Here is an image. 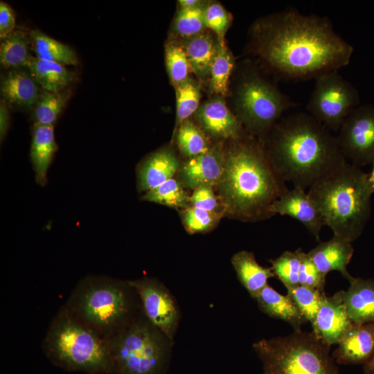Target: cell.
<instances>
[{
    "instance_id": "44",
    "label": "cell",
    "mask_w": 374,
    "mask_h": 374,
    "mask_svg": "<svg viewBox=\"0 0 374 374\" xmlns=\"http://www.w3.org/2000/svg\"><path fill=\"white\" fill-rule=\"evenodd\" d=\"M178 2L180 6L179 8H190L202 3V1L198 0H179Z\"/></svg>"
},
{
    "instance_id": "24",
    "label": "cell",
    "mask_w": 374,
    "mask_h": 374,
    "mask_svg": "<svg viewBox=\"0 0 374 374\" xmlns=\"http://www.w3.org/2000/svg\"><path fill=\"white\" fill-rule=\"evenodd\" d=\"M255 300L262 312L271 317L288 323L294 330H301V326L307 322L292 299L287 294H280L269 284L262 290Z\"/></svg>"
},
{
    "instance_id": "27",
    "label": "cell",
    "mask_w": 374,
    "mask_h": 374,
    "mask_svg": "<svg viewBox=\"0 0 374 374\" xmlns=\"http://www.w3.org/2000/svg\"><path fill=\"white\" fill-rule=\"evenodd\" d=\"M30 46L35 57L63 65H75L78 57L68 45L57 41L39 30H33L29 35Z\"/></svg>"
},
{
    "instance_id": "22",
    "label": "cell",
    "mask_w": 374,
    "mask_h": 374,
    "mask_svg": "<svg viewBox=\"0 0 374 374\" xmlns=\"http://www.w3.org/2000/svg\"><path fill=\"white\" fill-rule=\"evenodd\" d=\"M0 90L8 105L29 108L35 106L42 89L29 72L13 69L2 75Z\"/></svg>"
},
{
    "instance_id": "10",
    "label": "cell",
    "mask_w": 374,
    "mask_h": 374,
    "mask_svg": "<svg viewBox=\"0 0 374 374\" xmlns=\"http://www.w3.org/2000/svg\"><path fill=\"white\" fill-rule=\"evenodd\" d=\"M315 80L307 105L308 114L330 130L339 131L348 114L359 105L358 91L337 71L323 73Z\"/></svg>"
},
{
    "instance_id": "17",
    "label": "cell",
    "mask_w": 374,
    "mask_h": 374,
    "mask_svg": "<svg viewBox=\"0 0 374 374\" xmlns=\"http://www.w3.org/2000/svg\"><path fill=\"white\" fill-rule=\"evenodd\" d=\"M181 162L175 152L163 147L149 154L136 167V186L139 193L157 188L177 174Z\"/></svg>"
},
{
    "instance_id": "18",
    "label": "cell",
    "mask_w": 374,
    "mask_h": 374,
    "mask_svg": "<svg viewBox=\"0 0 374 374\" xmlns=\"http://www.w3.org/2000/svg\"><path fill=\"white\" fill-rule=\"evenodd\" d=\"M338 344L332 356L337 363L365 364L374 354V323L355 324Z\"/></svg>"
},
{
    "instance_id": "21",
    "label": "cell",
    "mask_w": 374,
    "mask_h": 374,
    "mask_svg": "<svg viewBox=\"0 0 374 374\" xmlns=\"http://www.w3.org/2000/svg\"><path fill=\"white\" fill-rule=\"evenodd\" d=\"M58 149L54 127L34 123L30 159L35 172V181L42 186L47 183V173Z\"/></svg>"
},
{
    "instance_id": "9",
    "label": "cell",
    "mask_w": 374,
    "mask_h": 374,
    "mask_svg": "<svg viewBox=\"0 0 374 374\" xmlns=\"http://www.w3.org/2000/svg\"><path fill=\"white\" fill-rule=\"evenodd\" d=\"M233 102L235 116L246 132L259 138L273 127L283 112L295 105L287 95L249 63L240 73Z\"/></svg>"
},
{
    "instance_id": "2",
    "label": "cell",
    "mask_w": 374,
    "mask_h": 374,
    "mask_svg": "<svg viewBox=\"0 0 374 374\" xmlns=\"http://www.w3.org/2000/svg\"><path fill=\"white\" fill-rule=\"evenodd\" d=\"M259 141L278 176L305 190L347 163L337 136L310 114L280 118Z\"/></svg>"
},
{
    "instance_id": "26",
    "label": "cell",
    "mask_w": 374,
    "mask_h": 374,
    "mask_svg": "<svg viewBox=\"0 0 374 374\" xmlns=\"http://www.w3.org/2000/svg\"><path fill=\"white\" fill-rule=\"evenodd\" d=\"M26 67L42 89L60 91L67 89L75 74L64 65L30 56Z\"/></svg>"
},
{
    "instance_id": "37",
    "label": "cell",
    "mask_w": 374,
    "mask_h": 374,
    "mask_svg": "<svg viewBox=\"0 0 374 374\" xmlns=\"http://www.w3.org/2000/svg\"><path fill=\"white\" fill-rule=\"evenodd\" d=\"M165 60L168 76L175 87L189 78L191 68L181 43L170 42L166 44Z\"/></svg>"
},
{
    "instance_id": "28",
    "label": "cell",
    "mask_w": 374,
    "mask_h": 374,
    "mask_svg": "<svg viewBox=\"0 0 374 374\" xmlns=\"http://www.w3.org/2000/svg\"><path fill=\"white\" fill-rule=\"evenodd\" d=\"M30 38L21 29H15L8 37L1 39L0 45L1 64L7 69L26 66L31 55L29 54Z\"/></svg>"
},
{
    "instance_id": "4",
    "label": "cell",
    "mask_w": 374,
    "mask_h": 374,
    "mask_svg": "<svg viewBox=\"0 0 374 374\" xmlns=\"http://www.w3.org/2000/svg\"><path fill=\"white\" fill-rule=\"evenodd\" d=\"M373 193L368 174L346 163L312 185L308 195L333 235L353 242L371 217Z\"/></svg>"
},
{
    "instance_id": "35",
    "label": "cell",
    "mask_w": 374,
    "mask_h": 374,
    "mask_svg": "<svg viewBox=\"0 0 374 374\" xmlns=\"http://www.w3.org/2000/svg\"><path fill=\"white\" fill-rule=\"evenodd\" d=\"M179 213L184 227L190 234L212 231L224 215V213L208 211L193 206L179 211Z\"/></svg>"
},
{
    "instance_id": "32",
    "label": "cell",
    "mask_w": 374,
    "mask_h": 374,
    "mask_svg": "<svg viewBox=\"0 0 374 374\" xmlns=\"http://www.w3.org/2000/svg\"><path fill=\"white\" fill-rule=\"evenodd\" d=\"M234 66V57L225 44L219 42L210 73V91L217 96L227 94L229 80Z\"/></svg>"
},
{
    "instance_id": "46",
    "label": "cell",
    "mask_w": 374,
    "mask_h": 374,
    "mask_svg": "<svg viewBox=\"0 0 374 374\" xmlns=\"http://www.w3.org/2000/svg\"><path fill=\"white\" fill-rule=\"evenodd\" d=\"M372 165H373V168L371 173L368 174V179H369V182L373 189L374 190V161L373 162Z\"/></svg>"
},
{
    "instance_id": "3",
    "label": "cell",
    "mask_w": 374,
    "mask_h": 374,
    "mask_svg": "<svg viewBox=\"0 0 374 374\" xmlns=\"http://www.w3.org/2000/svg\"><path fill=\"white\" fill-rule=\"evenodd\" d=\"M215 187L225 214L243 221L271 217V204L289 190L260 141L249 134L231 140L225 149L223 172Z\"/></svg>"
},
{
    "instance_id": "13",
    "label": "cell",
    "mask_w": 374,
    "mask_h": 374,
    "mask_svg": "<svg viewBox=\"0 0 374 374\" xmlns=\"http://www.w3.org/2000/svg\"><path fill=\"white\" fill-rule=\"evenodd\" d=\"M224 161L225 148L218 142L207 152L181 163L177 179L185 188L193 190L205 184L215 187L222 175Z\"/></svg>"
},
{
    "instance_id": "33",
    "label": "cell",
    "mask_w": 374,
    "mask_h": 374,
    "mask_svg": "<svg viewBox=\"0 0 374 374\" xmlns=\"http://www.w3.org/2000/svg\"><path fill=\"white\" fill-rule=\"evenodd\" d=\"M175 89L177 112L172 139L179 126L195 114L199 107L201 98L199 86L190 78L177 85Z\"/></svg>"
},
{
    "instance_id": "15",
    "label": "cell",
    "mask_w": 374,
    "mask_h": 374,
    "mask_svg": "<svg viewBox=\"0 0 374 374\" xmlns=\"http://www.w3.org/2000/svg\"><path fill=\"white\" fill-rule=\"evenodd\" d=\"M354 325L339 291L326 296L312 327L317 337L330 346L339 344Z\"/></svg>"
},
{
    "instance_id": "45",
    "label": "cell",
    "mask_w": 374,
    "mask_h": 374,
    "mask_svg": "<svg viewBox=\"0 0 374 374\" xmlns=\"http://www.w3.org/2000/svg\"><path fill=\"white\" fill-rule=\"evenodd\" d=\"M364 370L365 374H374V354L371 358L365 363Z\"/></svg>"
},
{
    "instance_id": "19",
    "label": "cell",
    "mask_w": 374,
    "mask_h": 374,
    "mask_svg": "<svg viewBox=\"0 0 374 374\" xmlns=\"http://www.w3.org/2000/svg\"><path fill=\"white\" fill-rule=\"evenodd\" d=\"M354 252L352 242L333 235L326 242H320L308 255L319 271L324 276L332 271H338L348 280L352 276L347 271Z\"/></svg>"
},
{
    "instance_id": "36",
    "label": "cell",
    "mask_w": 374,
    "mask_h": 374,
    "mask_svg": "<svg viewBox=\"0 0 374 374\" xmlns=\"http://www.w3.org/2000/svg\"><path fill=\"white\" fill-rule=\"evenodd\" d=\"M286 289L287 294L294 301L303 316L312 326L326 296L325 292L301 285Z\"/></svg>"
},
{
    "instance_id": "14",
    "label": "cell",
    "mask_w": 374,
    "mask_h": 374,
    "mask_svg": "<svg viewBox=\"0 0 374 374\" xmlns=\"http://www.w3.org/2000/svg\"><path fill=\"white\" fill-rule=\"evenodd\" d=\"M195 123L209 137L235 140L244 134V127L221 96L205 101L194 114Z\"/></svg>"
},
{
    "instance_id": "40",
    "label": "cell",
    "mask_w": 374,
    "mask_h": 374,
    "mask_svg": "<svg viewBox=\"0 0 374 374\" xmlns=\"http://www.w3.org/2000/svg\"><path fill=\"white\" fill-rule=\"evenodd\" d=\"M190 206L208 211L220 212L225 214L223 204L214 190V186L205 184L193 190L190 196Z\"/></svg>"
},
{
    "instance_id": "20",
    "label": "cell",
    "mask_w": 374,
    "mask_h": 374,
    "mask_svg": "<svg viewBox=\"0 0 374 374\" xmlns=\"http://www.w3.org/2000/svg\"><path fill=\"white\" fill-rule=\"evenodd\" d=\"M350 286L341 291L347 312L355 325L374 323V280L351 276Z\"/></svg>"
},
{
    "instance_id": "30",
    "label": "cell",
    "mask_w": 374,
    "mask_h": 374,
    "mask_svg": "<svg viewBox=\"0 0 374 374\" xmlns=\"http://www.w3.org/2000/svg\"><path fill=\"white\" fill-rule=\"evenodd\" d=\"M141 199L181 211L190 206V196L177 178H172L141 196Z\"/></svg>"
},
{
    "instance_id": "8",
    "label": "cell",
    "mask_w": 374,
    "mask_h": 374,
    "mask_svg": "<svg viewBox=\"0 0 374 374\" xmlns=\"http://www.w3.org/2000/svg\"><path fill=\"white\" fill-rule=\"evenodd\" d=\"M112 374H164L170 341L145 317L131 321L109 339Z\"/></svg>"
},
{
    "instance_id": "7",
    "label": "cell",
    "mask_w": 374,
    "mask_h": 374,
    "mask_svg": "<svg viewBox=\"0 0 374 374\" xmlns=\"http://www.w3.org/2000/svg\"><path fill=\"white\" fill-rule=\"evenodd\" d=\"M253 348L264 374H340L330 346L313 332L299 330L285 337L262 339Z\"/></svg>"
},
{
    "instance_id": "38",
    "label": "cell",
    "mask_w": 374,
    "mask_h": 374,
    "mask_svg": "<svg viewBox=\"0 0 374 374\" xmlns=\"http://www.w3.org/2000/svg\"><path fill=\"white\" fill-rule=\"evenodd\" d=\"M206 6L202 3L193 8H179L173 25L175 33L183 38H188L205 31Z\"/></svg>"
},
{
    "instance_id": "1",
    "label": "cell",
    "mask_w": 374,
    "mask_h": 374,
    "mask_svg": "<svg viewBox=\"0 0 374 374\" xmlns=\"http://www.w3.org/2000/svg\"><path fill=\"white\" fill-rule=\"evenodd\" d=\"M250 51L277 76L308 80L348 65L353 46L326 17L286 9L257 20Z\"/></svg>"
},
{
    "instance_id": "16",
    "label": "cell",
    "mask_w": 374,
    "mask_h": 374,
    "mask_svg": "<svg viewBox=\"0 0 374 374\" xmlns=\"http://www.w3.org/2000/svg\"><path fill=\"white\" fill-rule=\"evenodd\" d=\"M269 211L272 215H288L299 221L319 241L321 230L326 224L305 189L297 186L289 189L271 204Z\"/></svg>"
},
{
    "instance_id": "29",
    "label": "cell",
    "mask_w": 374,
    "mask_h": 374,
    "mask_svg": "<svg viewBox=\"0 0 374 374\" xmlns=\"http://www.w3.org/2000/svg\"><path fill=\"white\" fill-rule=\"evenodd\" d=\"M174 139L179 152L186 158L203 154L213 145L210 138L190 119L184 121L179 126Z\"/></svg>"
},
{
    "instance_id": "39",
    "label": "cell",
    "mask_w": 374,
    "mask_h": 374,
    "mask_svg": "<svg viewBox=\"0 0 374 374\" xmlns=\"http://www.w3.org/2000/svg\"><path fill=\"white\" fill-rule=\"evenodd\" d=\"M231 21V16L218 3H207L204 10V22L206 28L212 30L220 44H225L224 36Z\"/></svg>"
},
{
    "instance_id": "23",
    "label": "cell",
    "mask_w": 374,
    "mask_h": 374,
    "mask_svg": "<svg viewBox=\"0 0 374 374\" xmlns=\"http://www.w3.org/2000/svg\"><path fill=\"white\" fill-rule=\"evenodd\" d=\"M183 39L180 43L186 51L191 71L200 80L210 78L219 45L217 38L205 30L197 35Z\"/></svg>"
},
{
    "instance_id": "11",
    "label": "cell",
    "mask_w": 374,
    "mask_h": 374,
    "mask_svg": "<svg viewBox=\"0 0 374 374\" xmlns=\"http://www.w3.org/2000/svg\"><path fill=\"white\" fill-rule=\"evenodd\" d=\"M340 150L356 166L374 161V105L356 107L344 121L337 136Z\"/></svg>"
},
{
    "instance_id": "34",
    "label": "cell",
    "mask_w": 374,
    "mask_h": 374,
    "mask_svg": "<svg viewBox=\"0 0 374 374\" xmlns=\"http://www.w3.org/2000/svg\"><path fill=\"white\" fill-rule=\"evenodd\" d=\"M303 251H285L274 260H269L271 270L286 288L299 285V274Z\"/></svg>"
},
{
    "instance_id": "31",
    "label": "cell",
    "mask_w": 374,
    "mask_h": 374,
    "mask_svg": "<svg viewBox=\"0 0 374 374\" xmlns=\"http://www.w3.org/2000/svg\"><path fill=\"white\" fill-rule=\"evenodd\" d=\"M70 93L68 88L60 91L42 89L34 106V123L53 126L65 107Z\"/></svg>"
},
{
    "instance_id": "6",
    "label": "cell",
    "mask_w": 374,
    "mask_h": 374,
    "mask_svg": "<svg viewBox=\"0 0 374 374\" xmlns=\"http://www.w3.org/2000/svg\"><path fill=\"white\" fill-rule=\"evenodd\" d=\"M130 290L127 281L86 276L76 285L64 307L79 321L109 339L131 321Z\"/></svg>"
},
{
    "instance_id": "42",
    "label": "cell",
    "mask_w": 374,
    "mask_h": 374,
    "mask_svg": "<svg viewBox=\"0 0 374 374\" xmlns=\"http://www.w3.org/2000/svg\"><path fill=\"white\" fill-rule=\"evenodd\" d=\"M15 27V15L11 6L7 3L0 2V38L8 37Z\"/></svg>"
},
{
    "instance_id": "41",
    "label": "cell",
    "mask_w": 374,
    "mask_h": 374,
    "mask_svg": "<svg viewBox=\"0 0 374 374\" xmlns=\"http://www.w3.org/2000/svg\"><path fill=\"white\" fill-rule=\"evenodd\" d=\"M326 276L318 270L308 253L303 252L299 274V284L324 292Z\"/></svg>"
},
{
    "instance_id": "25",
    "label": "cell",
    "mask_w": 374,
    "mask_h": 374,
    "mask_svg": "<svg viewBox=\"0 0 374 374\" xmlns=\"http://www.w3.org/2000/svg\"><path fill=\"white\" fill-rule=\"evenodd\" d=\"M231 262L239 281L253 299L268 285V279L275 276L271 267H262L248 251L235 253Z\"/></svg>"
},
{
    "instance_id": "43",
    "label": "cell",
    "mask_w": 374,
    "mask_h": 374,
    "mask_svg": "<svg viewBox=\"0 0 374 374\" xmlns=\"http://www.w3.org/2000/svg\"><path fill=\"white\" fill-rule=\"evenodd\" d=\"M10 121L8 103L3 98L0 101V140L4 139L9 129Z\"/></svg>"
},
{
    "instance_id": "5",
    "label": "cell",
    "mask_w": 374,
    "mask_h": 374,
    "mask_svg": "<svg viewBox=\"0 0 374 374\" xmlns=\"http://www.w3.org/2000/svg\"><path fill=\"white\" fill-rule=\"evenodd\" d=\"M55 366L86 374H112L108 339L79 321L64 306L52 320L42 343Z\"/></svg>"
},
{
    "instance_id": "12",
    "label": "cell",
    "mask_w": 374,
    "mask_h": 374,
    "mask_svg": "<svg viewBox=\"0 0 374 374\" xmlns=\"http://www.w3.org/2000/svg\"><path fill=\"white\" fill-rule=\"evenodd\" d=\"M126 281L139 296L147 319L172 341L178 328L180 313L169 290L153 278L143 277Z\"/></svg>"
}]
</instances>
